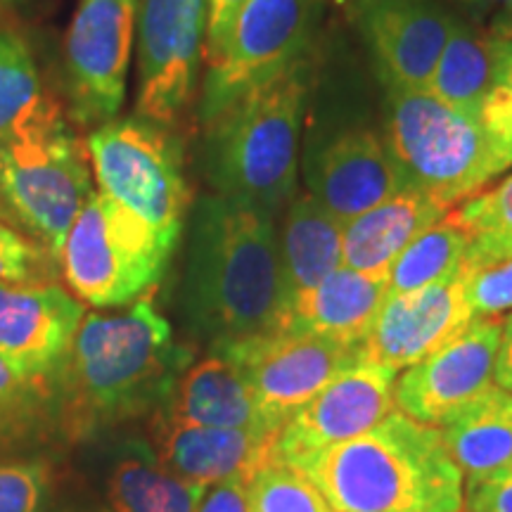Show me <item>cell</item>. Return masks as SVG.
<instances>
[{
    "instance_id": "obj_37",
    "label": "cell",
    "mask_w": 512,
    "mask_h": 512,
    "mask_svg": "<svg viewBox=\"0 0 512 512\" xmlns=\"http://www.w3.org/2000/svg\"><path fill=\"white\" fill-rule=\"evenodd\" d=\"M242 5H245V0H209L207 41H204V62H207V67L219 62L223 50H226L230 31H233Z\"/></svg>"
},
{
    "instance_id": "obj_20",
    "label": "cell",
    "mask_w": 512,
    "mask_h": 512,
    "mask_svg": "<svg viewBox=\"0 0 512 512\" xmlns=\"http://www.w3.org/2000/svg\"><path fill=\"white\" fill-rule=\"evenodd\" d=\"M387 297L389 273H361L339 266L323 283L290 299L280 330L361 347Z\"/></svg>"
},
{
    "instance_id": "obj_40",
    "label": "cell",
    "mask_w": 512,
    "mask_h": 512,
    "mask_svg": "<svg viewBox=\"0 0 512 512\" xmlns=\"http://www.w3.org/2000/svg\"><path fill=\"white\" fill-rule=\"evenodd\" d=\"M64 512H107V510H93V508H69Z\"/></svg>"
},
{
    "instance_id": "obj_25",
    "label": "cell",
    "mask_w": 512,
    "mask_h": 512,
    "mask_svg": "<svg viewBox=\"0 0 512 512\" xmlns=\"http://www.w3.org/2000/svg\"><path fill=\"white\" fill-rule=\"evenodd\" d=\"M342 235V223L311 192L294 195L278 233L287 299L311 290L344 266Z\"/></svg>"
},
{
    "instance_id": "obj_13",
    "label": "cell",
    "mask_w": 512,
    "mask_h": 512,
    "mask_svg": "<svg viewBox=\"0 0 512 512\" xmlns=\"http://www.w3.org/2000/svg\"><path fill=\"white\" fill-rule=\"evenodd\" d=\"M396 377L399 373L375 363L344 370L280 427L271 460L292 467L373 430L396 408Z\"/></svg>"
},
{
    "instance_id": "obj_32",
    "label": "cell",
    "mask_w": 512,
    "mask_h": 512,
    "mask_svg": "<svg viewBox=\"0 0 512 512\" xmlns=\"http://www.w3.org/2000/svg\"><path fill=\"white\" fill-rule=\"evenodd\" d=\"M55 280V256L0 219V283L41 285Z\"/></svg>"
},
{
    "instance_id": "obj_1",
    "label": "cell",
    "mask_w": 512,
    "mask_h": 512,
    "mask_svg": "<svg viewBox=\"0 0 512 512\" xmlns=\"http://www.w3.org/2000/svg\"><path fill=\"white\" fill-rule=\"evenodd\" d=\"M190 358L150 297L117 313H86L53 375L57 432L76 444L162 411Z\"/></svg>"
},
{
    "instance_id": "obj_27",
    "label": "cell",
    "mask_w": 512,
    "mask_h": 512,
    "mask_svg": "<svg viewBox=\"0 0 512 512\" xmlns=\"http://www.w3.org/2000/svg\"><path fill=\"white\" fill-rule=\"evenodd\" d=\"M57 432L53 377L19 373L0 356V453L41 444Z\"/></svg>"
},
{
    "instance_id": "obj_19",
    "label": "cell",
    "mask_w": 512,
    "mask_h": 512,
    "mask_svg": "<svg viewBox=\"0 0 512 512\" xmlns=\"http://www.w3.org/2000/svg\"><path fill=\"white\" fill-rule=\"evenodd\" d=\"M157 453L176 475L202 486L242 479L249 482L259 467L271 463L278 434L223 430L181 422L157 413Z\"/></svg>"
},
{
    "instance_id": "obj_3",
    "label": "cell",
    "mask_w": 512,
    "mask_h": 512,
    "mask_svg": "<svg viewBox=\"0 0 512 512\" xmlns=\"http://www.w3.org/2000/svg\"><path fill=\"white\" fill-rule=\"evenodd\" d=\"M335 512H463L465 477L439 427L394 408L373 430L292 465Z\"/></svg>"
},
{
    "instance_id": "obj_35",
    "label": "cell",
    "mask_w": 512,
    "mask_h": 512,
    "mask_svg": "<svg viewBox=\"0 0 512 512\" xmlns=\"http://www.w3.org/2000/svg\"><path fill=\"white\" fill-rule=\"evenodd\" d=\"M50 467L43 460H0V512H46Z\"/></svg>"
},
{
    "instance_id": "obj_12",
    "label": "cell",
    "mask_w": 512,
    "mask_h": 512,
    "mask_svg": "<svg viewBox=\"0 0 512 512\" xmlns=\"http://www.w3.org/2000/svg\"><path fill=\"white\" fill-rule=\"evenodd\" d=\"M136 41V0H79L67 41L64 81L69 112L83 126L117 119L126 98Z\"/></svg>"
},
{
    "instance_id": "obj_41",
    "label": "cell",
    "mask_w": 512,
    "mask_h": 512,
    "mask_svg": "<svg viewBox=\"0 0 512 512\" xmlns=\"http://www.w3.org/2000/svg\"><path fill=\"white\" fill-rule=\"evenodd\" d=\"M470 3H479V0H470Z\"/></svg>"
},
{
    "instance_id": "obj_16",
    "label": "cell",
    "mask_w": 512,
    "mask_h": 512,
    "mask_svg": "<svg viewBox=\"0 0 512 512\" xmlns=\"http://www.w3.org/2000/svg\"><path fill=\"white\" fill-rule=\"evenodd\" d=\"M470 318L460 268L434 285L389 294L363 339L361 361L403 373L465 328Z\"/></svg>"
},
{
    "instance_id": "obj_34",
    "label": "cell",
    "mask_w": 512,
    "mask_h": 512,
    "mask_svg": "<svg viewBox=\"0 0 512 512\" xmlns=\"http://www.w3.org/2000/svg\"><path fill=\"white\" fill-rule=\"evenodd\" d=\"M458 214L475 240L512 247V176L494 190L472 195L463 202Z\"/></svg>"
},
{
    "instance_id": "obj_5",
    "label": "cell",
    "mask_w": 512,
    "mask_h": 512,
    "mask_svg": "<svg viewBox=\"0 0 512 512\" xmlns=\"http://www.w3.org/2000/svg\"><path fill=\"white\" fill-rule=\"evenodd\" d=\"M384 88V145L415 188L451 209L505 171L477 119L448 107L427 88L392 81H384Z\"/></svg>"
},
{
    "instance_id": "obj_15",
    "label": "cell",
    "mask_w": 512,
    "mask_h": 512,
    "mask_svg": "<svg viewBox=\"0 0 512 512\" xmlns=\"http://www.w3.org/2000/svg\"><path fill=\"white\" fill-rule=\"evenodd\" d=\"M377 62L380 81L425 88L453 29L437 0H339Z\"/></svg>"
},
{
    "instance_id": "obj_26",
    "label": "cell",
    "mask_w": 512,
    "mask_h": 512,
    "mask_svg": "<svg viewBox=\"0 0 512 512\" xmlns=\"http://www.w3.org/2000/svg\"><path fill=\"white\" fill-rule=\"evenodd\" d=\"M503 46L505 36L479 34L456 22L425 88L448 107L479 121L486 95L496 81Z\"/></svg>"
},
{
    "instance_id": "obj_8",
    "label": "cell",
    "mask_w": 512,
    "mask_h": 512,
    "mask_svg": "<svg viewBox=\"0 0 512 512\" xmlns=\"http://www.w3.org/2000/svg\"><path fill=\"white\" fill-rule=\"evenodd\" d=\"M86 152L102 192L140 216L176 249L188 209V185L181 143L169 126L138 114L117 117L95 128Z\"/></svg>"
},
{
    "instance_id": "obj_33",
    "label": "cell",
    "mask_w": 512,
    "mask_h": 512,
    "mask_svg": "<svg viewBox=\"0 0 512 512\" xmlns=\"http://www.w3.org/2000/svg\"><path fill=\"white\" fill-rule=\"evenodd\" d=\"M486 138L494 147L503 169L512 166V38L505 36V46L498 64V74L489 95H486L482 112H479Z\"/></svg>"
},
{
    "instance_id": "obj_17",
    "label": "cell",
    "mask_w": 512,
    "mask_h": 512,
    "mask_svg": "<svg viewBox=\"0 0 512 512\" xmlns=\"http://www.w3.org/2000/svg\"><path fill=\"white\" fill-rule=\"evenodd\" d=\"M306 183L342 226L411 185L384 140L368 128L337 133L311 152Z\"/></svg>"
},
{
    "instance_id": "obj_42",
    "label": "cell",
    "mask_w": 512,
    "mask_h": 512,
    "mask_svg": "<svg viewBox=\"0 0 512 512\" xmlns=\"http://www.w3.org/2000/svg\"><path fill=\"white\" fill-rule=\"evenodd\" d=\"M463 512H465V510H463Z\"/></svg>"
},
{
    "instance_id": "obj_31",
    "label": "cell",
    "mask_w": 512,
    "mask_h": 512,
    "mask_svg": "<svg viewBox=\"0 0 512 512\" xmlns=\"http://www.w3.org/2000/svg\"><path fill=\"white\" fill-rule=\"evenodd\" d=\"M249 512H335L311 479L283 463H266L247 482Z\"/></svg>"
},
{
    "instance_id": "obj_21",
    "label": "cell",
    "mask_w": 512,
    "mask_h": 512,
    "mask_svg": "<svg viewBox=\"0 0 512 512\" xmlns=\"http://www.w3.org/2000/svg\"><path fill=\"white\" fill-rule=\"evenodd\" d=\"M162 413L202 427L278 434V430L268 425L252 387L240 370L216 351H209L200 361L185 368Z\"/></svg>"
},
{
    "instance_id": "obj_4",
    "label": "cell",
    "mask_w": 512,
    "mask_h": 512,
    "mask_svg": "<svg viewBox=\"0 0 512 512\" xmlns=\"http://www.w3.org/2000/svg\"><path fill=\"white\" fill-rule=\"evenodd\" d=\"M311 74L304 55L204 126L202 169L219 195L242 197L273 216L294 200Z\"/></svg>"
},
{
    "instance_id": "obj_38",
    "label": "cell",
    "mask_w": 512,
    "mask_h": 512,
    "mask_svg": "<svg viewBox=\"0 0 512 512\" xmlns=\"http://www.w3.org/2000/svg\"><path fill=\"white\" fill-rule=\"evenodd\" d=\"M197 512H249L247 482L233 479V482L209 486L197 505Z\"/></svg>"
},
{
    "instance_id": "obj_24",
    "label": "cell",
    "mask_w": 512,
    "mask_h": 512,
    "mask_svg": "<svg viewBox=\"0 0 512 512\" xmlns=\"http://www.w3.org/2000/svg\"><path fill=\"white\" fill-rule=\"evenodd\" d=\"M465 482L512 463V392L494 382L439 425Z\"/></svg>"
},
{
    "instance_id": "obj_6",
    "label": "cell",
    "mask_w": 512,
    "mask_h": 512,
    "mask_svg": "<svg viewBox=\"0 0 512 512\" xmlns=\"http://www.w3.org/2000/svg\"><path fill=\"white\" fill-rule=\"evenodd\" d=\"M91 169L60 110L0 136V204L60 259L64 240L88 197Z\"/></svg>"
},
{
    "instance_id": "obj_2",
    "label": "cell",
    "mask_w": 512,
    "mask_h": 512,
    "mask_svg": "<svg viewBox=\"0 0 512 512\" xmlns=\"http://www.w3.org/2000/svg\"><path fill=\"white\" fill-rule=\"evenodd\" d=\"M275 216L230 195H204L190 211L183 311L209 347L283 328L287 290Z\"/></svg>"
},
{
    "instance_id": "obj_28",
    "label": "cell",
    "mask_w": 512,
    "mask_h": 512,
    "mask_svg": "<svg viewBox=\"0 0 512 512\" xmlns=\"http://www.w3.org/2000/svg\"><path fill=\"white\" fill-rule=\"evenodd\" d=\"M472 233L458 209L415 238L389 266V294H403L434 285L453 275L463 264Z\"/></svg>"
},
{
    "instance_id": "obj_29",
    "label": "cell",
    "mask_w": 512,
    "mask_h": 512,
    "mask_svg": "<svg viewBox=\"0 0 512 512\" xmlns=\"http://www.w3.org/2000/svg\"><path fill=\"white\" fill-rule=\"evenodd\" d=\"M50 107L55 105L43 93L29 46L0 24V136L27 126Z\"/></svg>"
},
{
    "instance_id": "obj_7",
    "label": "cell",
    "mask_w": 512,
    "mask_h": 512,
    "mask_svg": "<svg viewBox=\"0 0 512 512\" xmlns=\"http://www.w3.org/2000/svg\"><path fill=\"white\" fill-rule=\"evenodd\" d=\"M174 247L157 230L112 200L93 192L69 228L60 261L81 302L100 309L126 306L155 287Z\"/></svg>"
},
{
    "instance_id": "obj_23",
    "label": "cell",
    "mask_w": 512,
    "mask_h": 512,
    "mask_svg": "<svg viewBox=\"0 0 512 512\" xmlns=\"http://www.w3.org/2000/svg\"><path fill=\"white\" fill-rule=\"evenodd\" d=\"M207 489L169 470L155 448L136 437L114 446L105 475L107 512H197Z\"/></svg>"
},
{
    "instance_id": "obj_22",
    "label": "cell",
    "mask_w": 512,
    "mask_h": 512,
    "mask_svg": "<svg viewBox=\"0 0 512 512\" xmlns=\"http://www.w3.org/2000/svg\"><path fill=\"white\" fill-rule=\"evenodd\" d=\"M448 211L430 192L408 185L344 226V266L361 273H389L396 256Z\"/></svg>"
},
{
    "instance_id": "obj_14",
    "label": "cell",
    "mask_w": 512,
    "mask_h": 512,
    "mask_svg": "<svg viewBox=\"0 0 512 512\" xmlns=\"http://www.w3.org/2000/svg\"><path fill=\"white\" fill-rule=\"evenodd\" d=\"M503 318H470L441 347L396 377V408L439 427L494 384Z\"/></svg>"
},
{
    "instance_id": "obj_11",
    "label": "cell",
    "mask_w": 512,
    "mask_h": 512,
    "mask_svg": "<svg viewBox=\"0 0 512 512\" xmlns=\"http://www.w3.org/2000/svg\"><path fill=\"white\" fill-rule=\"evenodd\" d=\"M209 0H136V114L171 126L192 100L204 62Z\"/></svg>"
},
{
    "instance_id": "obj_36",
    "label": "cell",
    "mask_w": 512,
    "mask_h": 512,
    "mask_svg": "<svg viewBox=\"0 0 512 512\" xmlns=\"http://www.w3.org/2000/svg\"><path fill=\"white\" fill-rule=\"evenodd\" d=\"M465 512H512V463L465 482Z\"/></svg>"
},
{
    "instance_id": "obj_10",
    "label": "cell",
    "mask_w": 512,
    "mask_h": 512,
    "mask_svg": "<svg viewBox=\"0 0 512 512\" xmlns=\"http://www.w3.org/2000/svg\"><path fill=\"white\" fill-rule=\"evenodd\" d=\"M211 351L240 370L268 425L280 427L344 370L358 366L361 347L294 330H273Z\"/></svg>"
},
{
    "instance_id": "obj_9",
    "label": "cell",
    "mask_w": 512,
    "mask_h": 512,
    "mask_svg": "<svg viewBox=\"0 0 512 512\" xmlns=\"http://www.w3.org/2000/svg\"><path fill=\"white\" fill-rule=\"evenodd\" d=\"M320 0H245L219 62L207 67L200 121L207 126L235 100L302 60Z\"/></svg>"
},
{
    "instance_id": "obj_30",
    "label": "cell",
    "mask_w": 512,
    "mask_h": 512,
    "mask_svg": "<svg viewBox=\"0 0 512 512\" xmlns=\"http://www.w3.org/2000/svg\"><path fill=\"white\" fill-rule=\"evenodd\" d=\"M460 271L472 318H503V313H512V247L472 238Z\"/></svg>"
},
{
    "instance_id": "obj_39",
    "label": "cell",
    "mask_w": 512,
    "mask_h": 512,
    "mask_svg": "<svg viewBox=\"0 0 512 512\" xmlns=\"http://www.w3.org/2000/svg\"><path fill=\"white\" fill-rule=\"evenodd\" d=\"M494 382L498 387L512 392V313L503 318V332H501V347H498L496 358V377Z\"/></svg>"
},
{
    "instance_id": "obj_18",
    "label": "cell",
    "mask_w": 512,
    "mask_h": 512,
    "mask_svg": "<svg viewBox=\"0 0 512 512\" xmlns=\"http://www.w3.org/2000/svg\"><path fill=\"white\" fill-rule=\"evenodd\" d=\"M86 309L55 283H0V356L19 373L53 377Z\"/></svg>"
}]
</instances>
